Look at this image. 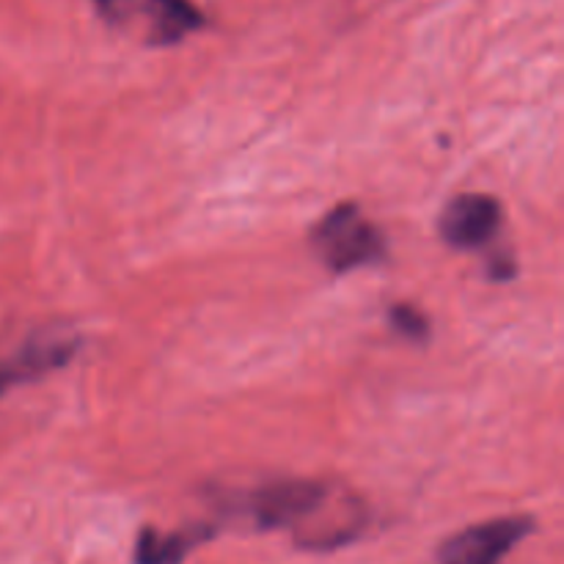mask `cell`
I'll use <instances>...</instances> for the list:
<instances>
[{
  "label": "cell",
  "instance_id": "2",
  "mask_svg": "<svg viewBox=\"0 0 564 564\" xmlns=\"http://www.w3.org/2000/svg\"><path fill=\"white\" fill-rule=\"evenodd\" d=\"M99 17L124 36L149 47H169L204 28L191 0H94Z\"/></svg>",
  "mask_w": 564,
  "mask_h": 564
},
{
  "label": "cell",
  "instance_id": "3",
  "mask_svg": "<svg viewBox=\"0 0 564 564\" xmlns=\"http://www.w3.org/2000/svg\"><path fill=\"white\" fill-rule=\"evenodd\" d=\"M312 248L330 273H350L383 259L386 240L356 204H339L314 226Z\"/></svg>",
  "mask_w": 564,
  "mask_h": 564
},
{
  "label": "cell",
  "instance_id": "8",
  "mask_svg": "<svg viewBox=\"0 0 564 564\" xmlns=\"http://www.w3.org/2000/svg\"><path fill=\"white\" fill-rule=\"evenodd\" d=\"M389 317L394 330H400L411 341H424L430 336V319L413 303H397Z\"/></svg>",
  "mask_w": 564,
  "mask_h": 564
},
{
  "label": "cell",
  "instance_id": "7",
  "mask_svg": "<svg viewBox=\"0 0 564 564\" xmlns=\"http://www.w3.org/2000/svg\"><path fill=\"white\" fill-rule=\"evenodd\" d=\"M213 538V527H187L182 532L141 529L135 543V564H182L193 549Z\"/></svg>",
  "mask_w": 564,
  "mask_h": 564
},
{
  "label": "cell",
  "instance_id": "4",
  "mask_svg": "<svg viewBox=\"0 0 564 564\" xmlns=\"http://www.w3.org/2000/svg\"><path fill=\"white\" fill-rule=\"evenodd\" d=\"M80 350V336L64 325H42L22 336L0 334V397L11 386L28 383L61 369Z\"/></svg>",
  "mask_w": 564,
  "mask_h": 564
},
{
  "label": "cell",
  "instance_id": "6",
  "mask_svg": "<svg viewBox=\"0 0 564 564\" xmlns=\"http://www.w3.org/2000/svg\"><path fill=\"white\" fill-rule=\"evenodd\" d=\"M501 207L494 196L482 193H466L446 204L441 213V237L457 251H474L482 248L499 235Z\"/></svg>",
  "mask_w": 564,
  "mask_h": 564
},
{
  "label": "cell",
  "instance_id": "1",
  "mask_svg": "<svg viewBox=\"0 0 564 564\" xmlns=\"http://www.w3.org/2000/svg\"><path fill=\"white\" fill-rule=\"evenodd\" d=\"M240 510L259 529H290L306 551H334L356 540L367 527L361 499L339 485L284 479L240 501Z\"/></svg>",
  "mask_w": 564,
  "mask_h": 564
},
{
  "label": "cell",
  "instance_id": "5",
  "mask_svg": "<svg viewBox=\"0 0 564 564\" xmlns=\"http://www.w3.org/2000/svg\"><path fill=\"white\" fill-rule=\"evenodd\" d=\"M532 529L534 521L523 516L496 518L468 527L441 545V564H499L521 540L532 534Z\"/></svg>",
  "mask_w": 564,
  "mask_h": 564
}]
</instances>
